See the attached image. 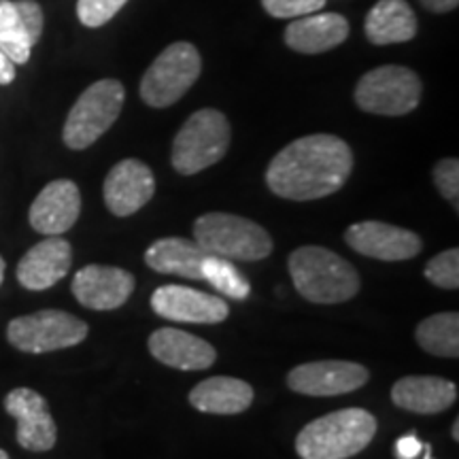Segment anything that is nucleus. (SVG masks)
<instances>
[{"label":"nucleus","mask_w":459,"mask_h":459,"mask_svg":"<svg viewBox=\"0 0 459 459\" xmlns=\"http://www.w3.org/2000/svg\"><path fill=\"white\" fill-rule=\"evenodd\" d=\"M3 279H4V260L3 255H0V285H3Z\"/></svg>","instance_id":"35"},{"label":"nucleus","mask_w":459,"mask_h":459,"mask_svg":"<svg viewBox=\"0 0 459 459\" xmlns=\"http://www.w3.org/2000/svg\"><path fill=\"white\" fill-rule=\"evenodd\" d=\"M4 411L17 421V445L26 451H49L56 446L57 428L48 400L34 389L17 387L4 395Z\"/></svg>","instance_id":"11"},{"label":"nucleus","mask_w":459,"mask_h":459,"mask_svg":"<svg viewBox=\"0 0 459 459\" xmlns=\"http://www.w3.org/2000/svg\"><path fill=\"white\" fill-rule=\"evenodd\" d=\"M0 459H11V457L7 455V451H3V449H0Z\"/></svg>","instance_id":"37"},{"label":"nucleus","mask_w":459,"mask_h":459,"mask_svg":"<svg viewBox=\"0 0 459 459\" xmlns=\"http://www.w3.org/2000/svg\"><path fill=\"white\" fill-rule=\"evenodd\" d=\"M203 279L209 281L220 294L232 298V300H245L251 291L249 281L234 266L232 260H223V257L217 255L204 257Z\"/></svg>","instance_id":"26"},{"label":"nucleus","mask_w":459,"mask_h":459,"mask_svg":"<svg viewBox=\"0 0 459 459\" xmlns=\"http://www.w3.org/2000/svg\"><path fill=\"white\" fill-rule=\"evenodd\" d=\"M426 279L443 290L459 287V251L446 249L426 264Z\"/></svg>","instance_id":"27"},{"label":"nucleus","mask_w":459,"mask_h":459,"mask_svg":"<svg viewBox=\"0 0 459 459\" xmlns=\"http://www.w3.org/2000/svg\"><path fill=\"white\" fill-rule=\"evenodd\" d=\"M421 4L432 13H449V11L457 9L459 0H421Z\"/></svg>","instance_id":"33"},{"label":"nucleus","mask_w":459,"mask_h":459,"mask_svg":"<svg viewBox=\"0 0 459 459\" xmlns=\"http://www.w3.org/2000/svg\"><path fill=\"white\" fill-rule=\"evenodd\" d=\"M102 194H105L107 209L113 215H134L156 194V177L141 160H122L108 170Z\"/></svg>","instance_id":"14"},{"label":"nucleus","mask_w":459,"mask_h":459,"mask_svg":"<svg viewBox=\"0 0 459 459\" xmlns=\"http://www.w3.org/2000/svg\"><path fill=\"white\" fill-rule=\"evenodd\" d=\"M377 419L364 409H342L300 429L296 451L302 459H349L372 443Z\"/></svg>","instance_id":"3"},{"label":"nucleus","mask_w":459,"mask_h":459,"mask_svg":"<svg viewBox=\"0 0 459 459\" xmlns=\"http://www.w3.org/2000/svg\"><path fill=\"white\" fill-rule=\"evenodd\" d=\"M344 240L359 255L383 262H406L421 254V238L411 230L383 221H359L349 226Z\"/></svg>","instance_id":"12"},{"label":"nucleus","mask_w":459,"mask_h":459,"mask_svg":"<svg viewBox=\"0 0 459 459\" xmlns=\"http://www.w3.org/2000/svg\"><path fill=\"white\" fill-rule=\"evenodd\" d=\"M194 240L206 255L257 262L273 254V238L260 223L232 213H206L194 223Z\"/></svg>","instance_id":"4"},{"label":"nucleus","mask_w":459,"mask_h":459,"mask_svg":"<svg viewBox=\"0 0 459 459\" xmlns=\"http://www.w3.org/2000/svg\"><path fill=\"white\" fill-rule=\"evenodd\" d=\"M152 308L160 317L179 324H221L230 315L223 298L183 285L158 287L152 294Z\"/></svg>","instance_id":"13"},{"label":"nucleus","mask_w":459,"mask_h":459,"mask_svg":"<svg viewBox=\"0 0 459 459\" xmlns=\"http://www.w3.org/2000/svg\"><path fill=\"white\" fill-rule=\"evenodd\" d=\"M230 124L217 108H200L183 124L172 141V169L179 175H196L220 162L230 149Z\"/></svg>","instance_id":"5"},{"label":"nucleus","mask_w":459,"mask_h":459,"mask_svg":"<svg viewBox=\"0 0 459 459\" xmlns=\"http://www.w3.org/2000/svg\"><path fill=\"white\" fill-rule=\"evenodd\" d=\"M368 368L347 359H321L296 366L287 375L291 392L315 398L351 394L368 383Z\"/></svg>","instance_id":"10"},{"label":"nucleus","mask_w":459,"mask_h":459,"mask_svg":"<svg viewBox=\"0 0 459 459\" xmlns=\"http://www.w3.org/2000/svg\"><path fill=\"white\" fill-rule=\"evenodd\" d=\"M136 281L128 271L117 266L90 264L74 274L73 296L91 311H113L124 307L134 291Z\"/></svg>","instance_id":"15"},{"label":"nucleus","mask_w":459,"mask_h":459,"mask_svg":"<svg viewBox=\"0 0 459 459\" xmlns=\"http://www.w3.org/2000/svg\"><path fill=\"white\" fill-rule=\"evenodd\" d=\"M43 9L34 0H0V49L13 65H26L43 34Z\"/></svg>","instance_id":"16"},{"label":"nucleus","mask_w":459,"mask_h":459,"mask_svg":"<svg viewBox=\"0 0 459 459\" xmlns=\"http://www.w3.org/2000/svg\"><path fill=\"white\" fill-rule=\"evenodd\" d=\"M124 100L126 90L117 79H102V82L91 83L79 96L66 117L65 130H62L66 147L82 152L94 145L117 122Z\"/></svg>","instance_id":"6"},{"label":"nucleus","mask_w":459,"mask_h":459,"mask_svg":"<svg viewBox=\"0 0 459 459\" xmlns=\"http://www.w3.org/2000/svg\"><path fill=\"white\" fill-rule=\"evenodd\" d=\"M421 451L423 445L415 434L402 436L398 443H395V455H398V459H417Z\"/></svg>","instance_id":"31"},{"label":"nucleus","mask_w":459,"mask_h":459,"mask_svg":"<svg viewBox=\"0 0 459 459\" xmlns=\"http://www.w3.org/2000/svg\"><path fill=\"white\" fill-rule=\"evenodd\" d=\"M15 79V65L11 57L0 49V85H9Z\"/></svg>","instance_id":"32"},{"label":"nucleus","mask_w":459,"mask_h":459,"mask_svg":"<svg viewBox=\"0 0 459 459\" xmlns=\"http://www.w3.org/2000/svg\"><path fill=\"white\" fill-rule=\"evenodd\" d=\"M149 351L164 366L177 370H206L217 359L213 344L177 328L153 332L149 336Z\"/></svg>","instance_id":"19"},{"label":"nucleus","mask_w":459,"mask_h":459,"mask_svg":"<svg viewBox=\"0 0 459 459\" xmlns=\"http://www.w3.org/2000/svg\"><path fill=\"white\" fill-rule=\"evenodd\" d=\"M434 183L438 192L459 209V162L457 158H445L434 166Z\"/></svg>","instance_id":"29"},{"label":"nucleus","mask_w":459,"mask_h":459,"mask_svg":"<svg viewBox=\"0 0 459 459\" xmlns=\"http://www.w3.org/2000/svg\"><path fill=\"white\" fill-rule=\"evenodd\" d=\"M73 247L62 237H48L37 243L17 264V281L30 291L54 287L71 271Z\"/></svg>","instance_id":"18"},{"label":"nucleus","mask_w":459,"mask_h":459,"mask_svg":"<svg viewBox=\"0 0 459 459\" xmlns=\"http://www.w3.org/2000/svg\"><path fill=\"white\" fill-rule=\"evenodd\" d=\"M392 400L409 412L436 415L455 404L457 385L443 377H404L392 387Z\"/></svg>","instance_id":"21"},{"label":"nucleus","mask_w":459,"mask_h":459,"mask_svg":"<svg viewBox=\"0 0 459 459\" xmlns=\"http://www.w3.org/2000/svg\"><path fill=\"white\" fill-rule=\"evenodd\" d=\"M203 71L198 49L192 43H172L160 54L141 79V99L153 108L179 102L198 82Z\"/></svg>","instance_id":"7"},{"label":"nucleus","mask_w":459,"mask_h":459,"mask_svg":"<svg viewBox=\"0 0 459 459\" xmlns=\"http://www.w3.org/2000/svg\"><path fill=\"white\" fill-rule=\"evenodd\" d=\"M364 30L372 45L406 43L417 34V15L406 0H378L366 15Z\"/></svg>","instance_id":"24"},{"label":"nucleus","mask_w":459,"mask_h":459,"mask_svg":"<svg viewBox=\"0 0 459 459\" xmlns=\"http://www.w3.org/2000/svg\"><path fill=\"white\" fill-rule=\"evenodd\" d=\"M206 251L196 240L181 237L160 238L149 245L145 251V264L152 271L162 274H177V277L200 281L203 279V262Z\"/></svg>","instance_id":"23"},{"label":"nucleus","mask_w":459,"mask_h":459,"mask_svg":"<svg viewBox=\"0 0 459 459\" xmlns=\"http://www.w3.org/2000/svg\"><path fill=\"white\" fill-rule=\"evenodd\" d=\"M254 402V387L234 377H211L189 392V404L209 415H238Z\"/></svg>","instance_id":"22"},{"label":"nucleus","mask_w":459,"mask_h":459,"mask_svg":"<svg viewBox=\"0 0 459 459\" xmlns=\"http://www.w3.org/2000/svg\"><path fill=\"white\" fill-rule=\"evenodd\" d=\"M82 215V192L71 179H56L45 186L30 206V226L43 237H60Z\"/></svg>","instance_id":"17"},{"label":"nucleus","mask_w":459,"mask_h":459,"mask_svg":"<svg viewBox=\"0 0 459 459\" xmlns=\"http://www.w3.org/2000/svg\"><path fill=\"white\" fill-rule=\"evenodd\" d=\"M423 451H426V459H432V446L423 445Z\"/></svg>","instance_id":"36"},{"label":"nucleus","mask_w":459,"mask_h":459,"mask_svg":"<svg viewBox=\"0 0 459 459\" xmlns=\"http://www.w3.org/2000/svg\"><path fill=\"white\" fill-rule=\"evenodd\" d=\"M415 338L419 347L438 358H459V315L438 313L417 325Z\"/></svg>","instance_id":"25"},{"label":"nucleus","mask_w":459,"mask_h":459,"mask_svg":"<svg viewBox=\"0 0 459 459\" xmlns=\"http://www.w3.org/2000/svg\"><path fill=\"white\" fill-rule=\"evenodd\" d=\"M287 266L298 294L308 302H347L359 291L358 271L344 257L325 247H300L290 255Z\"/></svg>","instance_id":"2"},{"label":"nucleus","mask_w":459,"mask_h":459,"mask_svg":"<svg viewBox=\"0 0 459 459\" xmlns=\"http://www.w3.org/2000/svg\"><path fill=\"white\" fill-rule=\"evenodd\" d=\"M349 22L341 13H308L285 28V43L298 54H325L347 41Z\"/></svg>","instance_id":"20"},{"label":"nucleus","mask_w":459,"mask_h":459,"mask_svg":"<svg viewBox=\"0 0 459 459\" xmlns=\"http://www.w3.org/2000/svg\"><path fill=\"white\" fill-rule=\"evenodd\" d=\"M88 324L66 311L45 308L9 321L7 338L24 353H49L74 347L88 338Z\"/></svg>","instance_id":"9"},{"label":"nucleus","mask_w":459,"mask_h":459,"mask_svg":"<svg viewBox=\"0 0 459 459\" xmlns=\"http://www.w3.org/2000/svg\"><path fill=\"white\" fill-rule=\"evenodd\" d=\"M421 100V79L406 66H378L359 79L355 102L361 111L400 117L415 111Z\"/></svg>","instance_id":"8"},{"label":"nucleus","mask_w":459,"mask_h":459,"mask_svg":"<svg viewBox=\"0 0 459 459\" xmlns=\"http://www.w3.org/2000/svg\"><path fill=\"white\" fill-rule=\"evenodd\" d=\"M128 0H77V17L83 26L100 28L111 22Z\"/></svg>","instance_id":"28"},{"label":"nucleus","mask_w":459,"mask_h":459,"mask_svg":"<svg viewBox=\"0 0 459 459\" xmlns=\"http://www.w3.org/2000/svg\"><path fill=\"white\" fill-rule=\"evenodd\" d=\"M325 0H262V7L277 20L302 17L324 9Z\"/></svg>","instance_id":"30"},{"label":"nucleus","mask_w":459,"mask_h":459,"mask_svg":"<svg viewBox=\"0 0 459 459\" xmlns=\"http://www.w3.org/2000/svg\"><path fill=\"white\" fill-rule=\"evenodd\" d=\"M453 440H459V419H455V421H453Z\"/></svg>","instance_id":"34"},{"label":"nucleus","mask_w":459,"mask_h":459,"mask_svg":"<svg viewBox=\"0 0 459 459\" xmlns=\"http://www.w3.org/2000/svg\"><path fill=\"white\" fill-rule=\"evenodd\" d=\"M353 170V153L334 134H308L281 149L268 164L266 183L281 198L307 203L336 194Z\"/></svg>","instance_id":"1"}]
</instances>
